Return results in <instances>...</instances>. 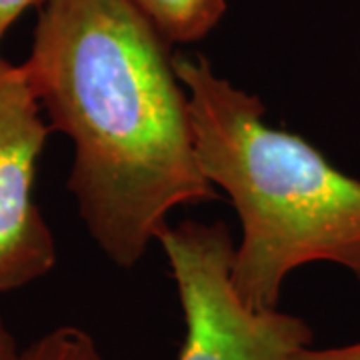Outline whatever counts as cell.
Segmentation results:
<instances>
[{
	"label": "cell",
	"instance_id": "obj_1",
	"mask_svg": "<svg viewBox=\"0 0 360 360\" xmlns=\"http://www.w3.org/2000/svg\"><path fill=\"white\" fill-rule=\"evenodd\" d=\"M168 44L130 0H46L20 65L75 146L68 191L118 269L146 255L170 210L219 198Z\"/></svg>",
	"mask_w": 360,
	"mask_h": 360
},
{
	"label": "cell",
	"instance_id": "obj_6",
	"mask_svg": "<svg viewBox=\"0 0 360 360\" xmlns=\"http://www.w3.org/2000/svg\"><path fill=\"white\" fill-rule=\"evenodd\" d=\"M18 360H108L96 340L78 326H56L22 348Z\"/></svg>",
	"mask_w": 360,
	"mask_h": 360
},
{
	"label": "cell",
	"instance_id": "obj_5",
	"mask_svg": "<svg viewBox=\"0 0 360 360\" xmlns=\"http://www.w3.org/2000/svg\"><path fill=\"white\" fill-rule=\"evenodd\" d=\"M168 42L208 37L226 13V0H130Z\"/></svg>",
	"mask_w": 360,
	"mask_h": 360
},
{
	"label": "cell",
	"instance_id": "obj_3",
	"mask_svg": "<svg viewBox=\"0 0 360 360\" xmlns=\"http://www.w3.org/2000/svg\"><path fill=\"white\" fill-rule=\"evenodd\" d=\"M184 314L179 360H290L312 345L300 316L255 310L232 284L234 243L224 222L184 220L158 234Z\"/></svg>",
	"mask_w": 360,
	"mask_h": 360
},
{
	"label": "cell",
	"instance_id": "obj_9",
	"mask_svg": "<svg viewBox=\"0 0 360 360\" xmlns=\"http://www.w3.org/2000/svg\"><path fill=\"white\" fill-rule=\"evenodd\" d=\"M20 352L22 350L18 348L13 330L6 326V322L0 316V360H18Z\"/></svg>",
	"mask_w": 360,
	"mask_h": 360
},
{
	"label": "cell",
	"instance_id": "obj_8",
	"mask_svg": "<svg viewBox=\"0 0 360 360\" xmlns=\"http://www.w3.org/2000/svg\"><path fill=\"white\" fill-rule=\"evenodd\" d=\"M46 0H0V44L4 34L11 30V26L28 11L42 6Z\"/></svg>",
	"mask_w": 360,
	"mask_h": 360
},
{
	"label": "cell",
	"instance_id": "obj_4",
	"mask_svg": "<svg viewBox=\"0 0 360 360\" xmlns=\"http://www.w3.org/2000/svg\"><path fill=\"white\" fill-rule=\"evenodd\" d=\"M51 130L22 66L0 52V292L37 283L56 264V243L34 198Z\"/></svg>",
	"mask_w": 360,
	"mask_h": 360
},
{
	"label": "cell",
	"instance_id": "obj_7",
	"mask_svg": "<svg viewBox=\"0 0 360 360\" xmlns=\"http://www.w3.org/2000/svg\"><path fill=\"white\" fill-rule=\"evenodd\" d=\"M290 360H360V340L345 347L314 348L312 345L298 350Z\"/></svg>",
	"mask_w": 360,
	"mask_h": 360
},
{
	"label": "cell",
	"instance_id": "obj_2",
	"mask_svg": "<svg viewBox=\"0 0 360 360\" xmlns=\"http://www.w3.org/2000/svg\"><path fill=\"white\" fill-rule=\"evenodd\" d=\"M206 179L243 224L232 284L250 309H276L286 276L335 262L360 281V180L295 132L272 129L257 94L219 77L205 56L174 54Z\"/></svg>",
	"mask_w": 360,
	"mask_h": 360
}]
</instances>
